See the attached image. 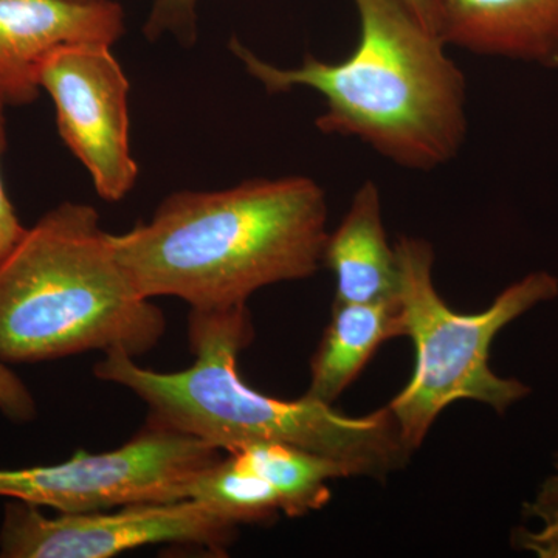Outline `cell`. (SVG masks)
Instances as JSON below:
<instances>
[{
    "instance_id": "obj_1",
    "label": "cell",
    "mask_w": 558,
    "mask_h": 558,
    "mask_svg": "<svg viewBox=\"0 0 558 558\" xmlns=\"http://www.w3.org/2000/svg\"><path fill=\"white\" fill-rule=\"evenodd\" d=\"M328 199L303 175L178 191L149 222L112 234L145 299L175 296L191 311L247 306L253 293L314 277L328 241Z\"/></svg>"
},
{
    "instance_id": "obj_2",
    "label": "cell",
    "mask_w": 558,
    "mask_h": 558,
    "mask_svg": "<svg viewBox=\"0 0 558 558\" xmlns=\"http://www.w3.org/2000/svg\"><path fill=\"white\" fill-rule=\"evenodd\" d=\"M359 43L340 62L306 54L300 68L260 60L240 39L230 50L269 94L318 92L326 110L315 126L357 138L381 157L432 171L458 156L468 137V84L439 33L428 31L403 0H352Z\"/></svg>"
},
{
    "instance_id": "obj_3",
    "label": "cell",
    "mask_w": 558,
    "mask_h": 558,
    "mask_svg": "<svg viewBox=\"0 0 558 558\" xmlns=\"http://www.w3.org/2000/svg\"><path fill=\"white\" fill-rule=\"evenodd\" d=\"M194 362L179 373H157L123 352L95 365L102 381L130 389L146 403L149 424L175 429L229 453L253 442H282L339 461L354 478L385 480L409 462L389 407L347 416L303 396L281 400L242 380L238 359L253 340L247 306L191 311Z\"/></svg>"
},
{
    "instance_id": "obj_4",
    "label": "cell",
    "mask_w": 558,
    "mask_h": 558,
    "mask_svg": "<svg viewBox=\"0 0 558 558\" xmlns=\"http://www.w3.org/2000/svg\"><path fill=\"white\" fill-rule=\"evenodd\" d=\"M167 329L120 263L97 209L64 202L0 264V360L50 362L89 351L148 354Z\"/></svg>"
},
{
    "instance_id": "obj_5",
    "label": "cell",
    "mask_w": 558,
    "mask_h": 558,
    "mask_svg": "<svg viewBox=\"0 0 558 558\" xmlns=\"http://www.w3.org/2000/svg\"><path fill=\"white\" fill-rule=\"evenodd\" d=\"M395 250L403 337L413 341L416 362L409 384L388 407L400 438L414 451L439 414L458 400H473L505 414L526 398L527 385L492 371L490 347L509 323L557 299L558 278L532 271L502 290L486 311L458 314L436 289L433 245L422 238L402 236Z\"/></svg>"
},
{
    "instance_id": "obj_6",
    "label": "cell",
    "mask_w": 558,
    "mask_h": 558,
    "mask_svg": "<svg viewBox=\"0 0 558 558\" xmlns=\"http://www.w3.org/2000/svg\"><path fill=\"white\" fill-rule=\"evenodd\" d=\"M223 451L175 429L146 425L120 449L78 451L60 464L0 469V498L60 513L189 499L191 483Z\"/></svg>"
},
{
    "instance_id": "obj_7",
    "label": "cell",
    "mask_w": 558,
    "mask_h": 558,
    "mask_svg": "<svg viewBox=\"0 0 558 558\" xmlns=\"http://www.w3.org/2000/svg\"><path fill=\"white\" fill-rule=\"evenodd\" d=\"M240 524L196 501L143 502L119 512L44 515L39 506L10 499L0 524L3 558H110L148 545H191L222 553Z\"/></svg>"
},
{
    "instance_id": "obj_8",
    "label": "cell",
    "mask_w": 558,
    "mask_h": 558,
    "mask_svg": "<svg viewBox=\"0 0 558 558\" xmlns=\"http://www.w3.org/2000/svg\"><path fill=\"white\" fill-rule=\"evenodd\" d=\"M110 47H60L40 68L39 86L53 100L58 131L89 171L97 193L120 202L134 189L138 165L130 146V81Z\"/></svg>"
},
{
    "instance_id": "obj_9",
    "label": "cell",
    "mask_w": 558,
    "mask_h": 558,
    "mask_svg": "<svg viewBox=\"0 0 558 558\" xmlns=\"http://www.w3.org/2000/svg\"><path fill=\"white\" fill-rule=\"evenodd\" d=\"M124 33V11L112 0H0V100L31 105L39 72L62 46L113 44Z\"/></svg>"
},
{
    "instance_id": "obj_10",
    "label": "cell",
    "mask_w": 558,
    "mask_h": 558,
    "mask_svg": "<svg viewBox=\"0 0 558 558\" xmlns=\"http://www.w3.org/2000/svg\"><path fill=\"white\" fill-rule=\"evenodd\" d=\"M440 36L478 57L558 68V0H442Z\"/></svg>"
},
{
    "instance_id": "obj_11",
    "label": "cell",
    "mask_w": 558,
    "mask_h": 558,
    "mask_svg": "<svg viewBox=\"0 0 558 558\" xmlns=\"http://www.w3.org/2000/svg\"><path fill=\"white\" fill-rule=\"evenodd\" d=\"M323 264L336 278V304L398 299V256L388 241L374 180L360 185L340 226L328 234Z\"/></svg>"
},
{
    "instance_id": "obj_12",
    "label": "cell",
    "mask_w": 558,
    "mask_h": 558,
    "mask_svg": "<svg viewBox=\"0 0 558 558\" xmlns=\"http://www.w3.org/2000/svg\"><path fill=\"white\" fill-rule=\"evenodd\" d=\"M403 337L399 301L332 304V317L311 360L307 398L333 405L385 341Z\"/></svg>"
},
{
    "instance_id": "obj_13",
    "label": "cell",
    "mask_w": 558,
    "mask_h": 558,
    "mask_svg": "<svg viewBox=\"0 0 558 558\" xmlns=\"http://www.w3.org/2000/svg\"><path fill=\"white\" fill-rule=\"evenodd\" d=\"M229 453L270 484L292 519L328 505L330 481L354 478L341 462L290 444L253 442Z\"/></svg>"
},
{
    "instance_id": "obj_14",
    "label": "cell",
    "mask_w": 558,
    "mask_h": 558,
    "mask_svg": "<svg viewBox=\"0 0 558 558\" xmlns=\"http://www.w3.org/2000/svg\"><path fill=\"white\" fill-rule=\"evenodd\" d=\"M189 499L211 506L240 526L271 523L282 513L270 484L230 453L194 478Z\"/></svg>"
},
{
    "instance_id": "obj_15",
    "label": "cell",
    "mask_w": 558,
    "mask_h": 558,
    "mask_svg": "<svg viewBox=\"0 0 558 558\" xmlns=\"http://www.w3.org/2000/svg\"><path fill=\"white\" fill-rule=\"evenodd\" d=\"M523 519L535 521V529L520 527L513 534L517 548L538 558H558V453L553 472L543 481L535 497L523 505Z\"/></svg>"
},
{
    "instance_id": "obj_16",
    "label": "cell",
    "mask_w": 558,
    "mask_h": 558,
    "mask_svg": "<svg viewBox=\"0 0 558 558\" xmlns=\"http://www.w3.org/2000/svg\"><path fill=\"white\" fill-rule=\"evenodd\" d=\"M171 33L183 46H193L197 39V0H154L149 20L145 24L150 40Z\"/></svg>"
},
{
    "instance_id": "obj_17",
    "label": "cell",
    "mask_w": 558,
    "mask_h": 558,
    "mask_svg": "<svg viewBox=\"0 0 558 558\" xmlns=\"http://www.w3.org/2000/svg\"><path fill=\"white\" fill-rule=\"evenodd\" d=\"M0 413L16 424L31 422L38 414L31 389L2 360H0Z\"/></svg>"
},
{
    "instance_id": "obj_18",
    "label": "cell",
    "mask_w": 558,
    "mask_h": 558,
    "mask_svg": "<svg viewBox=\"0 0 558 558\" xmlns=\"http://www.w3.org/2000/svg\"><path fill=\"white\" fill-rule=\"evenodd\" d=\"M5 108V102L0 100V264L9 258L10 253L20 244L27 231L17 218L16 209L11 204L3 185L2 156L7 148Z\"/></svg>"
},
{
    "instance_id": "obj_19",
    "label": "cell",
    "mask_w": 558,
    "mask_h": 558,
    "mask_svg": "<svg viewBox=\"0 0 558 558\" xmlns=\"http://www.w3.org/2000/svg\"><path fill=\"white\" fill-rule=\"evenodd\" d=\"M409 9L416 14L417 20L428 31L439 33L442 24V0H403Z\"/></svg>"
},
{
    "instance_id": "obj_20",
    "label": "cell",
    "mask_w": 558,
    "mask_h": 558,
    "mask_svg": "<svg viewBox=\"0 0 558 558\" xmlns=\"http://www.w3.org/2000/svg\"><path fill=\"white\" fill-rule=\"evenodd\" d=\"M76 2H100V0H76Z\"/></svg>"
}]
</instances>
